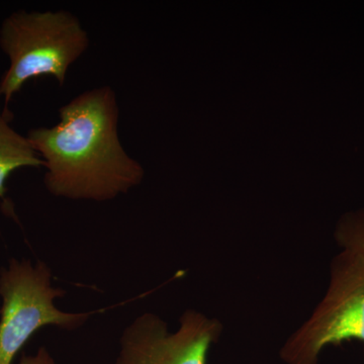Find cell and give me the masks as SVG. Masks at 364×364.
<instances>
[{"mask_svg": "<svg viewBox=\"0 0 364 364\" xmlns=\"http://www.w3.org/2000/svg\"><path fill=\"white\" fill-rule=\"evenodd\" d=\"M364 342V258L342 249L330 265L327 291L279 352L286 364H318L326 347Z\"/></svg>", "mask_w": 364, "mask_h": 364, "instance_id": "cell-3", "label": "cell"}, {"mask_svg": "<svg viewBox=\"0 0 364 364\" xmlns=\"http://www.w3.org/2000/svg\"><path fill=\"white\" fill-rule=\"evenodd\" d=\"M65 294L52 287V272L42 261L11 259L0 272V364H13L18 352L46 326L75 330L92 313H67L54 301Z\"/></svg>", "mask_w": 364, "mask_h": 364, "instance_id": "cell-4", "label": "cell"}, {"mask_svg": "<svg viewBox=\"0 0 364 364\" xmlns=\"http://www.w3.org/2000/svg\"><path fill=\"white\" fill-rule=\"evenodd\" d=\"M18 364H58L56 363L51 353L45 347L38 349L37 353L33 355L21 356L20 363Z\"/></svg>", "mask_w": 364, "mask_h": 364, "instance_id": "cell-8", "label": "cell"}, {"mask_svg": "<svg viewBox=\"0 0 364 364\" xmlns=\"http://www.w3.org/2000/svg\"><path fill=\"white\" fill-rule=\"evenodd\" d=\"M335 239L341 249L358 253L364 258V208L348 213L340 219Z\"/></svg>", "mask_w": 364, "mask_h": 364, "instance_id": "cell-7", "label": "cell"}, {"mask_svg": "<svg viewBox=\"0 0 364 364\" xmlns=\"http://www.w3.org/2000/svg\"><path fill=\"white\" fill-rule=\"evenodd\" d=\"M0 93V200L4 214L16 219L13 203L7 198L6 183L16 170L41 168L44 162L33 149L28 136L11 126L13 114L2 107Z\"/></svg>", "mask_w": 364, "mask_h": 364, "instance_id": "cell-6", "label": "cell"}, {"mask_svg": "<svg viewBox=\"0 0 364 364\" xmlns=\"http://www.w3.org/2000/svg\"><path fill=\"white\" fill-rule=\"evenodd\" d=\"M119 109L112 86L80 93L59 109L58 123L26 134L44 162L51 195L109 202L142 183L141 163L119 140Z\"/></svg>", "mask_w": 364, "mask_h": 364, "instance_id": "cell-1", "label": "cell"}, {"mask_svg": "<svg viewBox=\"0 0 364 364\" xmlns=\"http://www.w3.org/2000/svg\"><path fill=\"white\" fill-rule=\"evenodd\" d=\"M179 324L176 332L170 333L159 316H139L124 329L114 364H207L210 348L221 337L222 323L188 310Z\"/></svg>", "mask_w": 364, "mask_h": 364, "instance_id": "cell-5", "label": "cell"}, {"mask_svg": "<svg viewBox=\"0 0 364 364\" xmlns=\"http://www.w3.org/2000/svg\"><path fill=\"white\" fill-rule=\"evenodd\" d=\"M90 46V35L70 11H18L0 26V48L9 65L0 78L4 107L28 81L53 77L64 86L71 66Z\"/></svg>", "mask_w": 364, "mask_h": 364, "instance_id": "cell-2", "label": "cell"}]
</instances>
